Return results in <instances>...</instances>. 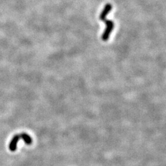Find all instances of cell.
Listing matches in <instances>:
<instances>
[{"mask_svg":"<svg viewBox=\"0 0 166 166\" xmlns=\"http://www.w3.org/2000/svg\"><path fill=\"white\" fill-rule=\"evenodd\" d=\"M112 9L111 4H107L105 7L104 8L103 11L101 12L100 15V19L103 21V22H106V28L105 31H104V33H103L102 35V40L104 41H106L108 40L111 32L113 30L114 28V24L113 22H111L110 20H107L106 19V15L108 14Z\"/></svg>","mask_w":166,"mask_h":166,"instance_id":"6da1fadb","label":"cell"},{"mask_svg":"<svg viewBox=\"0 0 166 166\" xmlns=\"http://www.w3.org/2000/svg\"><path fill=\"white\" fill-rule=\"evenodd\" d=\"M20 135H15L14 136L12 140L10 141V144H9V149L11 151H15L17 149V143L19 140H20Z\"/></svg>","mask_w":166,"mask_h":166,"instance_id":"7a4b0ae2","label":"cell"},{"mask_svg":"<svg viewBox=\"0 0 166 166\" xmlns=\"http://www.w3.org/2000/svg\"><path fill=\"white\" fill-rule=\"evenodd\" d=\"M19 135H20V138L21 139H22L26 144H28L29 145V144H31L32 143V142H33L32 141V138L29 135L27 134V133L23 132L22 133H20Z\"/></svg>","mask_w":166,"mask_h":166,"instance_id":"3957f363","label":"cell"}]
</instances>
